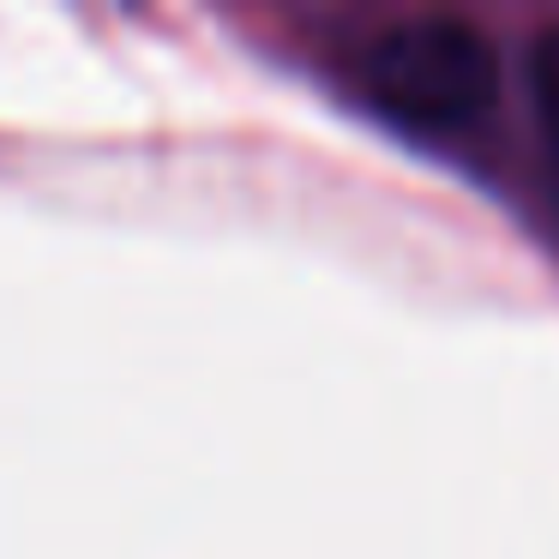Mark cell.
I'll use <instances>...</instances> for the list:
<instances>
[{
	"label": "cell",
	"instance_id": "cell-2",
	"mask_svg": "<svg viewBox=\"0 0 559 559\" xmlns=\"http://www.w3.org/2000/svg\"><path fill=\"white\" fill-rule=\"evenodd\" d=\"M530 97H535V127H542L547 211H554V229H559V25L547 31L530 55Z\"/></svg>",
	"mask_w": 559,
	"mask_h": 559
},
{
	"label": "cell",
	"instance_id": "cell-1",
	"mask_svg": "<svg viewBox=\"0 0 559 559\" xmlns=\"http://www.w3.org/2000/svg\"><path fill=\"white\" fill-rule=\"evenodd\" d=\"M361 103L409 139H463L499 103V55L487 31L451 13H415L361 55Z\"/></svg>",
	"mask_w": 559,
	"mask_h": 559
}]
</instances>
